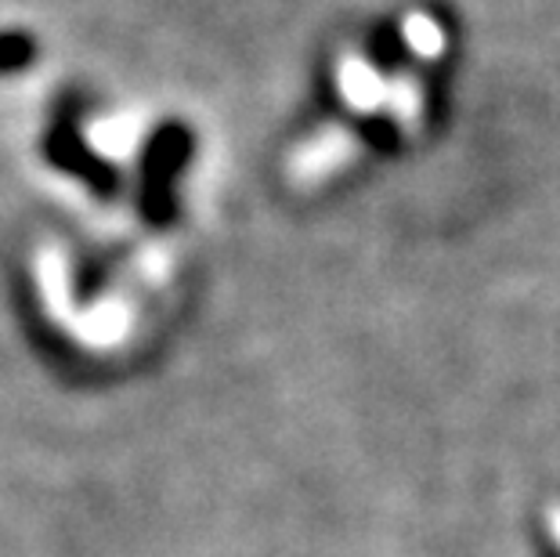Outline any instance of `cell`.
Returning <instances> with one entry per match:
<instances>
[{"mask_svg": "<svg viewBox=\"0 0 560 557\" xmlns=\"http://www.w3.org/2000/svg\"><path fill=\"white\" fill-rule=\"evenodd\" d=\"M550 536H553V543L560 547V503L550 507Z\"/></svg>", "mask_w": 560, "mask_h": 557, "instance_id": "obj_1", "label": "cell"}]
</instances>
